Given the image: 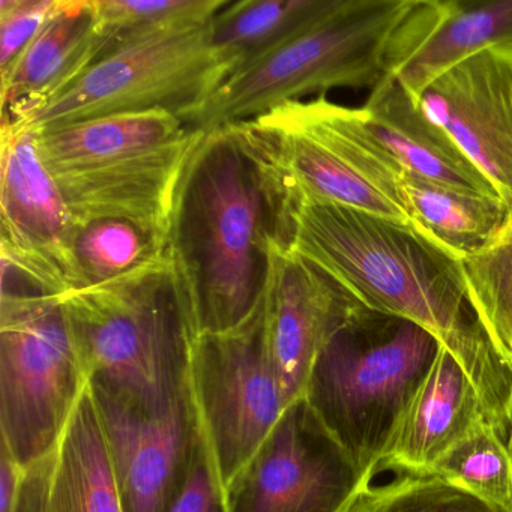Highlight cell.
I'll return each instance as SVG.
<instances>
[{"label":"cell","mask_w":512,"mask_h":512,"mask_svg":"<svg viewBox=\"0 0 512 512\" xmlns=\"http://www.w3.org/2000/svg\"><path fill=\"white\" fill-rule=\"evenodd\" d=\"M277 238L359 304L436 335L475 383L491 425L508 436L512 364L467 299L460 259L413 224L316 200L281 205Z\"/></svg>","instance_id":"obj_1"},{"label":"cell","mask_w":512,"mask_h":512,"mask_svg":"<svg viewBox=\"0 0 512 512\" xmlns=\"http://www.w3.org/2000/svg\"><path fill=\"white\" fill-rule=\"evenodd\" d=\"M277 223V197L250 152L230 128L208 134L182 184L166 251L199 337L253 316Z\"/></svg>","instance_id":"obj_2"},{"label":"cell","mask_w":512,"mask_h":512,"mask_svg":"<svg viewBox=\"0 0 512 512\" xmlns=\"http://www.w3.org/2000/svg\"><path fill=\"white\" fill-rule=\"evenodd\" d=\"M59 299L91 385L149 409L190 397L199 335L167 253Z\"/></svg>","instance_id":"obj_3"},{"label":"cell","mask_w":512,"mask_h":512,"mask_svg":"<svg viewBox=\"0 0 512 512\" xmlns=\"http://www.w3.org/2000/svg\"><path fill=\"white\" fill-rule=\"evenodd\" d=\"M440 347L415 322L359 305L314 362L304 398L368 484Z\"/></svg>","instance_id":"obj_4"},{"label":"cell","mask_w":512,"mask_h":512,"mask_svg":"<svg viewBox=\"0 0 512 512\" xmlns=\"http://www.w3.org/2000/svg\"><path fill=\"white\" fill-rule=\"evenodd\" d=\"M415 0H334L307 28L215 92L191 128L206 136L280 104L337 88H371L388 74L398 29Z\"/></svg>","instance_id":"obj_5"},{"label":"cell","mask_w":512,"mask_h":512,"mask_svg":"<svg viewBox=\"0 0 512 512\" xmlns=\"http://www.w3.org/2000/svg\"><path fill=\"white\" fill-rule=\"evenodd\" d=\"M86 388L59 296L2 275L0 448L31 466L58 442Z\"/></svg>","instance_id":"obj_6"},{"label":"cell","mask_w":512,"mask_h":512,"mask_svg":"<svg viewBox=\"0 0 512 512\" xmlns=\"http://www.w3.org/2000/svg\"><path fill=\"white\" fill-rule=\"evenodd\" d=\"M212 20L113 47L67 91L7 124L41 130L116 113L166 110L191 127L233 73L212 44Z\"/></svg>","instance_id":"obj_7"},{"label":"cell","mask_w":512,"mask_h":512,"mask_svg":"<svg viewBox=\"0 0 512 512\" xmlns=\"http://www.w3.org/2000/svg\"><path fill=\"white\" fill-rule=\"evenodd\" d=\"M190 397L200 434L227 487L287 407L266 341L263 296L244 325L196 338Z\"/></svg>","instance_id":"obj_8"},{"label":"cell","mask_w":512,"mask_h":512,"mask_svg":"<svg viewBox=\"0 0 512 512\" xmlns=\"http://www.w3.org/2000/svg\"><path fill=\"white\" fill-rule=\"evenodd\" d=\"M371 487L304 397L226 487L229 512H352Z\"/></svg>","instance_id":"obj_9"},{"label":"cell","mask_w":512,"mask_h":512,"mask_svg":"<svg viewBox=\"0 0 512 512\" xmlns=\"http://www.w3.org/2000/svg\"><path fill=\"white\" fill-rule=\"evenodd\" d=\"M2 269L44 295L86 287L76 256L79 227L34 130L2 122Z\"/></svg>","instance_id":"obj_10"},{"label":"cell","mask_w":512,"mask_h":512,"mask_svg":"<svg viewBox=\"0 0 512 512\" xmlns=\"http://www.w3.org/2000/svg\"><path fill=\"white\" fill-rule=\"evenodd\" d=\"M205 137L191 128L185 136L140 154L47 170L79 229L97 221H125L148 238L155 254H166L179 193Z\"/></svg>","instance_id":"obj_11"},{"label":"cell","mask_w":512,"mask_h":512,"mask_svg":"<svg viewBox=\"0 0 512 512\" xmlns=\"http://www.w3.org/2000/svg\"><path fill=\"white\" fill-rule=\"evenodd\" d=\"M359 302L316 266L271 239L263 320L287 406L304 397L314 362Z\"/></svg>","instance_id":"obj_12"},{"label":"cell","mask_w":512,"mask_h":512,"mask_svg":"<svg viewBox=\"0 0 512 512\" xmlns=\"http://www.w3.org/2000/svg\"><path fill=\"white\" fill-rule=\"evenodd\" d=\"M89 386L124 512H161L199 436L191 397L149 409Z\"/></svg>","instance_id":"obj_13"},{"label":"cell","mask_w":512,"mask_h":512,"mask_svg":"<svg viewBox=\"0 0 512 512\" xmlns=\"http://www.w3.org/2000/svg\"><path fill=\"white\" fill-rule=\"evenodd\" d=\"M418 101L512 209V49L485 50L455 65Z\"/></svg>","instance_id":"obj_14"},{"label":"cell","mask_w":512,"mask_h":512,"mask_svg":"<svg viewBox=\"0 0 512 512\" xmlns=\"http://www.w3.org/2000/svg\"><path fill=\"white\" fill-rule=\"evenodd\" d=\"M491 49H512V0H415L389 55L413 98L446 71Z\"/></svg>","instance_id":"obj_15"},{"label":"cell","mask_w":512,"mask_h":512,"mask_svg":"<svg viewBox=\"0 0 512 512\" xmlns=\"http://www.w3.org/2000/svg\"><path fill=\"white\" fill-rule=\"evenodd\" d=\"M13 512H124L89 382L55 446L22 470Z\"/></svg>","instance_id":"obj_16"},{"label":"cell","mask_w":512,"mask_h":512,"mask_svg":"<svg viewBox=\"0 0 512 512\" xmlns=\"http://www.w3.org/2000/svg\"><path fill=\"white\" fill-rule=\"evenodd\" d=\"M113 47L92 0H56L37 37L0 73L4 122L19 121L67 91Z\"/></svg>","instance_id":"obj_17"},{"label":"cell","mask_w":512,"mask_h":512,"mask_svg":"<svg viewBox=\"0 0 512 512\" xmlns=\"http://www.w3.org/2000/svg\"><path fill=\"white\" fill-rule=\"evenodd\" d=\"M485 421L490 419L475 383L442 346L379 472L430 473L446 452Z\"/></svg>","instance_id":"obj_18"},{"label":"cell","mask_w":512,"mask_h":512,"mask_svg":"<svg viewBox=\"0 0 512 512\" xmlns=\"http://www.w3.org/2000/svg\"><path fill=\"white\" fill-rule=\"evenodd\" d=\"M362 112L374 136L404 172L452 190L499 197L481 170L392 74L371 91Z\"/></svg>","instance_id":"obj_19"},{"label":"cell","mask_w":512,"mask_h":512,"mask_svg":"<svg viewBox=\"0 0 512 512\" xmlns=\"http://www.w3.org/2000/svg\"><path fill=\"white\" fill-rule=\"evenodd\" d=\"M191 130L166 110L116 113L88 121L34 130L47 169L83 167L119 160L166 145Z\"/></svg>","instance_id":"obj_20"},{"label":"cell","mask_w":512,"mask_h":512,"mask_svg":"<svg viewBox=\"0 0 512 512\" xmlns=\"http://www.w3.org/2000/svg\"><path fill=\"white\" fill-rule=\"evenodd\" d=\"M400 193L410 223L460 260L485 247L511 212L500 197L452 190L407 172Z\"/></svg>","instance_id":"obj_21"},{"label":"cell","mask_w":512,"mask_h":512,"mask_svg":"<svg viewBox=\"0 0 512 512\" xmlns=\"http://www.w3.org/2000/svg\"><path fill=\"white\" fill-rule=\"evenodd\" d=\"M332 4L334 0L230 2L212 20L211 41L235 74L307 28Z\"/></svg>","instance_id":"obj_22"},{"label":"cell","mask_w":512,"mask_h":512,"mask_svg":"<svg viewBox=\"0 0 512 512\" xmlns=\"http://www.w3.org/2000/svg\"><path fill=\"white\" fill-rule=\"evenodd\" d=\"M461 265L470 305L491 343L512 364V209L496 236Z\"/></svg>","instance_id":"obj_23"},{"label":"cell","mask_w":512,"mask_h":512,"mask_svg":"<svg viewBox=\"0 0 512 512\" xmlns=\"http://www.w3.org/2000/svg\"><path fill=\"white\" fill-rule=\"evenodd\" d=\"M430 473L512 512L511 454L505 436L488 421L446 452Z\"/></svg>","instance_id":"obj_24"},{"label":"cell","mask_w":512,"mask_h":512,"mask_svg":"<svg viewBox=\"0 0 512 512\" xmlns=\"http://www.w3.org/2000/svg\"><path fill=\"white\" fill-rule=\"evenodd\" d=\"M101 32L116 46L184 26L205 25L229 0H92Z\"/></svg>","instance_id":"obj_25"},{"label":"cell","mask_w":512,"mask_h":512,"mask_svg":"<svg viewBox=\"0 0 512 512\" xmlns=\"http://www.w3.org/2000/svg\"><path fill=\"white\" fill-rule=\"evenodd\" d=\"M352 512H505L434 473L397 475L365 490Z\"/></svg>","instance_id":"obj_26"},{"label":"cell","mask_w":512,"mask_h":512,"mask_svg":"<svg viewBox=\"0 0 512 512\" xmlns=\"http://www.w3.org/2000/svg\"><path fill=\"white\" fill-rule=\"evenodd\" d=\"M76 256L86 287L125 274L151 256V242L133 224L97 221L79 229Z\"/></svg>","instance_id":"obj_27"},{"label":"cell","mask_w":512,"mask_h":512,"mask_svg":"<svg viewBox=\"0 0 512 512\" xmlns=\"http://www.w3.org/2000/svg\"><path fill=\"white\" fill-rule=\"evenodd\" d=\"M161 512H229L226 487L200 430L184 475Z\"/></svg>","instance_id":"obj_28"},{"label":"cell","mask_w":512,"mask_h":512,"mask_svg":"<svg viewBox=\"0 0 512 512\" xmlns=\"http://www.w3.org/2000/svg\"><path fill=\"white\" fill-rule=\"evenodd\" d=\"M55 4L56 0H0V73L37 37Z\"/></svg>","instance_id":"obj_29"},{"label":"cell","mask_w":512,"mask_h":512,"mask_svg":"<svg viewBox=\"0 0 512 512\" xmlns=\"http://www.w3.org/2000/svg\"><path fill=\"white\" fill-rule=\"evenodd\" d=\"M22 467L0 448V512H13L22 481Z\"/></svg>","instance_id":"obj_30"},{"label":"cell","mask_w":512,"mask_h":512,"mask_svg":"<svg viewBox=\"0 0 512 512\" xmlns=\"http://www.w3.org/2000/svg\"><path fill=\"white\" fill-rule=\"evenodd\" d=\"M506 445H508L509 454H511L512 458V407L511 415H509L508 436H506Z\"/></svg>","instance_id":"obj_31"}]
</instances>
